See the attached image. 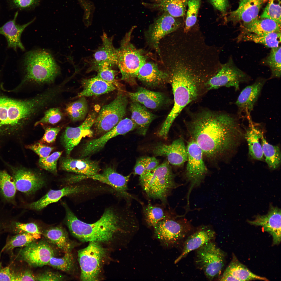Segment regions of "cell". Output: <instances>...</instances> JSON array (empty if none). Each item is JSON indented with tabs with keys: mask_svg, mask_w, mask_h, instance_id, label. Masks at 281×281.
Masks as SVG:
<instances>
[{
	"mask_svg": "<svg viewBox=\"0 0 281 281\" xmlns=\"http://www.w3.org/2000/svg\"><path fill=\"white\" fill-rule=\"evenodd\" d=\"M281 0H268L267 5L259 17L270 19L281 24Z\"/></svg>",
	"mask_w": 281,
	"mask_h": 281,
	"instance_id": "cell-46",
	"label": "cell"
},
{
	"mask_svg": "<svg viewBox=\"0 0 281 281\" xmlns=\"http://www.w3.org/2000/svg\"><path fill=\"white\" fill-rule=\"evenodd\" d=\"M20 254L30 266L37 267L47 265L51 258L54 257V252L48 242L35 241L24 247Z\"/></svg>",
	"mask_w": 281,
	"mask_h": 281,
	"instance_id": "cell-17",
	"label": "cell"
},
{
	"mask_svg": "<svg viewBox=\"0 0 281 281\" xmlns=\"http://www.w3.org/2000/svg\"><path fill=\"white\" fill-rule=\"evenodd\" d=\"M18 15V12L15 13L13 19L10 20L0 27V34L4 35L7 39L8 46L13 48L16 50L19 48L23 50L25 49L21 40V34L24 29L32 23L35 20L22 25H20L16 23V20Z\"/></svg>",
	"mask_w": 281,
	"mask_h": 281,
	"instance_id": "cell-30",
	"label": "cell"
},
{
	"mask_svg": "<svg viewBox=\"0 0 281 281\" xmlns=\"http://www.w3.org/2000/svg\"><path fill=\"white\" fill-rule=\"evenodd\" d=\"M90 188L85 185H76L67 186L58 190H50L39 200L30 204L29 206L31 209L40 210L49 204L57 202L63 196L88 191Z\"/></svg>",
	"mask_w": 281,
	"mask_h": 281,
	"instance_id": "cell-27",
	"label": "cell"
},
{
	"mask_svg": "<svg viewBox=\"0 0 281 281\" xmlns=\"http://www.w3.org/2000/svg\"><path fill=\"white\" fill-rule=\"evenodd\" d=\"M247 221L251 225L262 226L264 231L271 235L273 245H278L280 243L281 239L280 209L271 206L266 214L258 215L254 220Z\"/></svg>",
	"mask_w": 281,
	"mask_h": 281,
	"instance_id": "cell-21",
	"label": "cell"
},
{
	"mask_svg": "<svg viewBox=\"0 0 281 281\" xmlns=\"http://www.w3.org/2000/svg\"><path fill=\"white\" fill-rule=\"evenodd\" d=\"M266 81L264 79L259 78L241 92L235 102L239 115L244 113L247 117L250 116Z\"/></svg>",
	"mask_w": 281,
	"mask_h": 281,
	"instance_id": "cell-23",
	"label": "cell"
},
{
	"mask_svg": "<svg viewBox=\"0 0 281 281\" xmlns=\"http://www.w3.org/2000/svg\"><path fill=\"white\" fill-rule=\"evenodd\" d=\"M201 4V0H188V8L186 14L185 25L183 28L185 32L189 31L195 24Z\"/></svg>",
	"mask_w": 281,
	"mask_h": 281,
	"instance_id": "cell-47",
	"label": "cell"
},
{
	"mask_svg": "<svg viewBox=\"0 0 281 281\" xmlns=\"http://www.w3.org/2000/svg\"><path fill=\"white\" fill-rule=\"evenodd\" d=\"M15 226L19 230L31 234L36 240L41 237V233L38 226L35 223H23L16 222Z\"/></svg>",
	"mask_w": 281,
	"mask_h": 281,
	"instance_id": "cell-53",
	"label": "cell"
},
{
	"mask_svg": "<svg viewBox=\"0 0 281 281\" xmlns=\"http://www.w3.org/2000/svg\"><path fill=\"white\" fill-rule=\"evenodd\" d=\"M97 116L95 112H92L79 126L75 127L68 126L66 128L61 137V142L68 156L82 138L92 136L93 132L91 128L94 123Z\"/></svg>",
	"mask_w": 281,
	"mask_h": 281,
	"instance_id": "cell-18",
	"label": "cell"
},
{
	"mask_svg": "<svg viewBox=\"0 0 281 281\" xmlns=\"http://www.w3.org/2000/svg\"><path fill=\"white\" fill-rule=\"evenodd\" d=\"M169 73L174 98L172 108L162 124L167 129L170 128L176 118L183 109L198 97L202 83L207 80L199 75L184 74L171 69Z\"/></svg>",
	"mask_w": 281,
	"mask_h": 281,
	"instance_id": "cell-4",
	"label": "cell"
},
{
	"mask_svg": "<svg viewBox=\"0 0 281 281\" xmlns=\"http://www.w3.org/2000/svg\"><path fill=\"white\" fill-rule=\"evenodd\" d=\"M281 37V32H274L261 34L243 32L239 36V40L242 41L253 42L271 48L279 46Z\"/></svg>",
	"mask_w": 281,
	"mask_h": 281,
	"instance_id": "cell-36",
	"label": "cell"
},
{
	"mask_svg": "<svg viewBox=\"0 0 281 281\" xmlns=\"http://www.w3.org/2000/svg\"><path fill=\"white\" fill-rule=\"evenodd\" d=\"M16 189L14 179L6 171L0 169V194L9 201L15 197Z\"/></svg>",
	"mask_w": 281,
	"mask_h": 281,
	"instance_id": "cell-42",
	"label": "cell"
},
{
	"mask_svg": "<svg viewBox=\"0 0 281 281\" xmlns=\"http://www.w3.org/2000/svg\"><path fill=\"white\" fill-rule=\"evenodd\" d=\"M223 274L231 275L237 281L269 280L265 277H261L253 273L246 266L241 263L234 254L231 262Z\"/></svg>",
	"mask_w": 281,
	"mask_h": 281,
	"instance_id": "cell-34",
	"label": "cell"
},
{
	"mask_svg": "<svg viewBox=\"0 0 281 281\" xmlns=\"http://www.w3.org/2000/svg\"><path fill=\"white\" fill-rule=\"evenodd\" d=\"M60 167L62 170L87 176L96 175L99 173L100 170L98 162L88 158H62L60 162Z\"/></svg>",
	"mask_w": 281,
	"mask_h": 281,
	"instance_id": "cell-26",
	"label": "cell"
},
{
	"mask_svg": "<svg viewBox=\"0 0 281 281\" xmlns=\"http://www.w3.org/2000/svg\"><path fill=\"white\" fill-rule=\"evenodd\" d=\"M215 235V232L210 227L203 226L199 227L193 233L187 236L183 243L181 253L175 260V263L178 262L191 251L213 241Z\"/></svg>",
	"mask_w": 281,
	"mask_h": 281,
	"instance_id": "cell-24",
	"label": "cell"
},
{
	"mask_svg": "<svg viewBox=\"0 0 281 281\" xmlns=\"http://www.w3.org/2000/svg\"><path fill=\"white\" fill-rule=\"evenodd\" d=\"M137 127L136 124L131 119L126 118L122 119L112 129L100 137L84 144L81 152V157H85L98 152L111 138L119 135H125Z\"/></svg>",
	"mask_w": 281,
	"mask_h": 281,
	"instance_id": "cell-14",
	"label": "cell"
},
{
	"mask_svg": "<svg viewBox=\"0 0 281 281\" xmlns=\"http://www.w3.org/2000/svg\"><path fill=\"white\" fill-rule=\"evenodd\" d=\"M261 145L263 155L269 168L272 170L278 168L281 163V152L279 147L268 143L261 133Z\"/></svg>",
	"mask_w": 281,
	"mask_h": 281,
	"instance_id": "cell-38",
	"label": "cell"
},
{
	"mask_svg": "<svg viewBox=\"0 0 281 281\" xmlns=\"http://www.w3.org/2000/svg\"><path fill=\"white\" fill-rule=\"evenodd\" d=\"M26 148L37 154L40 158H45L49 155L54 148L47 146L40 143L27 146Z\"/></svg>",
	"mask_w": 281,
	"mask_h": 281,
	"instance_id": "cell-54",
	"label": "cell"
},
{
	"mask_svg": "<svg viewBox=\"0 0 281 281\" xmlns=\"http://www.w3.org/2000/svg\"><path fill=\"white\" fill-rule=\"evenodd\" d=\"M182 26L181 23L165 12L150 26L147 33V41L158 53L159 44L165 36L177 31Z\"/></svg>",
	"mask_w": 281,
	"mask_h": 281,
	"instance_id": "cell-15",
	"label": "cell"
},
{
	"mask_svg": "<svg viewBox=\"0 0 281 281\" xmlns=\"http://www.w3.org/2000/svg\"><path fill=\"white\" fill-rule=\"evenodd\" d=\"M264 65L268 66L271 71L270 79L279 78L281 74V47L280 46L271 48L269 55L262 61Z\"/></svg>",
	"mask_w": 281,
	"mask_h": 281,
	"instance_id": "cell-41",
	"label": "cell"
},
{
	"mask_svg": "<svg viewBox=\"0 0 281 281\" xmlns=\"http://www.w3.org/2000/svg\"><path fill=\"white\" fill-rule=\"evenodd\" d=\"M133 28L125 35L117 49V65L122 74L121 79L133 83L140 68L146 62V58L140 50L136 48L131 42Z\"/></svg>",
	"mask_w": 281,
	"mask_h": 281,
	"instance_id": "cell-7",
	"label": "cell"
},
{
	"mask_svg": "<svg viewBox=\"0 0 281 281\" xmlns=\"http://www.w3.org/2000/svg\"><path fill=\"white\" fill-rule=\"evenodd\" d=\"M61 129L60 127L47 128L41 140V141L49 143H53L55 141L57 135Z\"/></svg>",
	"mask_w": 281,
	"mask_h": 281,
	"instance_id": "cell-56",
	"label": "cell"
},
{
	"mask_svg": "<svg viewBox=\"0 0 281 281\" xmlns=\"http://www.w3.org/2000/svg\"><path fill=\"white\" fill-rule=\"evenodd\" d=\"M13 281H36L35 276L29 270L13 272Z\"/></svg>",
	"mask_w": 281,
	"mask_h": 281,
	"instance_id": "cell-57",
	"label": "cell"
},
{
	"mask_svg": "<svg viewBox=\"0 0 281 281\" xmlns=\"http://www.w3.org/2000/svg\"><path fill=\"white\" fill-rule=\"evenodd\" d=\"M36 281H60L64 279V277L56 272L46 271L35 276Z\"/></svg>",
	"mask_w": 281,
	"mask_h": 281,
	"instance_id": "cell-55",
	"label": "cell"
},
{
	"mask_svg": "<svg viewBox=\"0 0 281 281\" xmlns=\"http://www.w3.org/2000/svg\"><path fill=\"white\" fill-rule=\"evenodd\" d=\"M89 242L87 247L78 252L80 279L83 281H96L99 279L106 258V251L100 242Z\"/></svg>",
	"mask_w": 281,
	"mask_h": 281,
	"instance_id": "cell-9",
	"label": "cell"
},
{
	"mask_svg": "<svg viewBox=\"0 0 281 281\" xmlns=\"http://www.w3.org/2000/svg\"><path fill=\"white\" fill-rule=\"evenodd\" d=\"M186 148L188 159L185 176L186 179L190 185L187 197L189 203L191 191L201 183L208 173V170L203 160L202 151L195 141L191 139L188 143Z\"/></svg>",
	"mask_w": 281,
	"mask_h": 281,
	"instance_id": "cell-12",
	"label": "cell"
},
{
	"mask_svg": "<svg viewBox=\"0 0 281 281\" xmlns=\"http://www.w3.org/2000/svg\"><path fill=\"white\" fill-rule=\"evenodd\" d=\"M62 153V151L55 152L46 158H40L39 161V166L47 171L56 174L57 161Z\"/></svg>",
	"mask_w": 281,
	"mask_h": 281,
	"instance_id": "cell-50",
	"label": "cell"
},
{
	"mask_svg": "<svg viewBox=\"0 0 281 281\" xmlns=\"http://www.w3.org/2000/svg\"><path fill=\"white\" fill-rule=\"evenodd\" d=\"M159 164V160L154 157H142L138 158L134 168V174L140 176L151 171Z\"/></svg>",
	"mask_w": 281,
	"mask_h": 281,
	"instance_id": "cell-45",
	"label": "cell"
},
{
	"mask_svg": "<svg viewBox=\"0 0 281 281\" xmlns=\"http://www.w3.org/2000/svg\"><path fill=\"white\" fill-rule=\"evenodd\" d=\"M266 0H240L235 10L231 12L228 20L234 23H250L258 17L259 11Z\"/></svg>",
	"mask_w": 281,
	"mask_h": 281,
	"instance_id": "cell-25",
	"label": "cell"
},
{
	"mask_svg": "<svg viewBox=\"0 0 281 281\" xmlns=\"http://www.w3.org/2000/svg\"><path fill=\"white\" fill-rule=\"evenodd\" d=\"M42 93L27 100H18L0 95V131L15 129L33 117L48 104Z\"/></svg>",
	"mask_w": 281,
	"mask_h": 281,
	"instance_id": "cell-3",
	"label": "cell"
},
{
	"mask_svg": "<svg viewBox=\"0 0 281 281\" xmlns=\"http://www.w3.org/2000/svg\"><path fill=\"white\" fill-rule=\"evenodd\" d=\"M47 265L56 269L71 273L74 270L75 262L72 252H69L65 253L62 257H52Z\"/></svg>",
	"mask_w": 281,
	"mask_h": 281,
	"instance_id": "cell-44",
	"label": "cell"
},
{
	"mask_svg": "<svg viewBox=\"0 0 281 281\" xmlns=\"http://www.w3.org/2000/svg\"><path fill=\"white\" fill-rule=\"evenodd\" d=\"M182 216L167 214L164 219L153 227L155 237L167 247L179 244L189 234L192 227Z\"/></svg>",
	"mask_w": 281,
	"mask_h": 281,
	"instance_id": "cell-8",
	"label": "cell"
},
{
	"mask_svg": "<svg viewBox=\"0 0 281 281\" xmlns=\"http://www.w3.org/2000/svg\"><path fill=\"white\" fill-rule=\"evenodd\" d=\"M24 65L25 75L23 82L50 83L54 81L60 73L59 67L51 54L43 50L27 53Z\"/></svg>",
	"mask_w": 281,
	"mask_h": 281,
	"instance_id": "cell-6",
	"label": "cell"
},
{
	"mask_svg": "<svg viewBox=\"0 0 281 281\" xmlns=\"http://www.w3.org/2000/svg\"><path fill=\"white\" fill-rule=\"evenodd\" d=\"M12 177L16 189L27 194H33L40 189L44 183L40 175L25 169L12 167Z\"/></svg>",
	"mask_w": 281,
	"mask_h": 281,
	"instance_id": "cell-22",
	"label": "cell"
},
{
	"mask_svg": "<svg viewBox=\"0 0 281 281\" xmlns=\"http://www.w3.org/2000/svg\"><path fill=\"white\" fill-rule=\"evenodd\" d=\"M242 25L244 32L261 34L281 32V24L269 18L258 17L250 23Z\"/></svg>",
	"mask_w": 281,
	"mask_h": 281,
	"instance_id": "cell-35",
	"label": "cell"
},
{
	"mask_svg": "<svg viewBox=\"0 0 281 281\" xmlns=\"http://www.w3.org/2000/svg\"><path fill=\"white\" fill-rule=\"evenodd\" d=\"M250 77L238 68L232 58L224 64H221L216 72L205 83L209 90L218 88L222 86L233 87L235 90L239 89L240 84L248 82Z\"/></svg>",
	"mask_w": 281,
	"mask_h": 281,
	"instance_id": "cell-13",
	"label": "cell"
},
{
	"mask_svg": "<svg viewBox=\"0 0 281 281\" xmlns=\"http://www.w3.org/2000/svg\"><path fill=\"white\" fill-rule=\"evenodd\" d=\"M146 108L135 101H132L130 107L131 119L137 125V133L143 135H145L150 124L156 117Z\"/></svg>",
	"mask_w": 281,
	"mask_h": 281,
	"instance_id": "cell-32",
	"label": "cell"
},
{
	"mask_svg": "<svg viewBox=\"0 0 281 281\" xmlns=\"http://www.w3.org/2000/svg\"><path fill=\"white\" fill-rule=\"evenodd\" d=\"M188 0H160L154 6L168 13L174 17L184 16Z\"/></svg>",
	"mask_w": 281,
	"mask_h": 281,
	"instance_id": "cell-39",
	"label": "cell"
},
{
	"mask_svg": "<svg viewBox=\"0 0 281 281\" xmlns=\"http://www.w3.org/2000/svg\"><path fill=\"white\" fill-rule=\"evenodd\" d=\"M112 67L107 62L103 63L96 71L97 76L106 82L111 83L116 88H120V85L116 78V71L112 69Z\"/></svg>",
	"mask_w": 281,
	"mask_h": 281,
	"instance_id": "cell-49",
	"label": "cell"
},
{
	"mask_svg": "<svg viewBox=\"0 0 281 281\" xmlns=\"http://www.w3.org/2000/svg\"><path fill=\"white\" fill-rule=\"evenodd\" d=\"M12 8L20 10H29L35 8L39 4L40 0H7Z\"/></svg>",
	"mask_w": 281,
	"mask_h": 281,
	"instance_id": "cell-52",
	"label": "cell"
},
{
	"mask_svg": "<svg viewBox=\"0 0 281 281\" xmlns=\"http://www.w3.org/2000/svg\"><path fill=\"white\" fill-rule=\"evenodd\" d=\"M214 7L222 12L225 13L229 6L228 0H210Z\"/></svg>",
	"mask_w": 281,
	"mask_h": 281,
	"instance_id": "cell-58",
	"label": "cell"
},
{
	"mask_svg": "<svg viewBox=\"0 0 281 281\" xmlns=\"http://www.w3.org/2000/svg\"><path fill=\"white\" fill-rule=\"evenodd\" d=\"M13 272L9 267L0 266V281H13Z\"/></svg>",
	"mask_w": 281,
	"mask_h": 281,
	"instance_id": "cell-59",
	"label": "cell"
},
{
	"mask_svg": "<svg viewBox=\"0 0 281 281\" xmlns=\"http://www.w3.org/2000/svg\"><path fill=\"white\" fill-rule=\"evenodd\" d=\"M43 235L48 242L56 246L65 253L72 252L75 245L62 228L55 227L46 230Z\"/></svg>",
	"mask_w": 281,
	"mask_h": 281,
	"instance_id": "cell-33",
	"label": "cell"
},
{
	"mask_svg": "<svg viewBox=\"0 0 281 281\" xmlns=\"http://www.w3.org/2000/svg\"><path fill=\"white\" fill-rule=\"evenodd\" d=\"M136 78L146 85L155 87L169 81L170 75L169 73L160 69L156 64L146 62L139 69Z\"/></svg>",
	"mask_w": 281,
	"mask_h": 281,
	"instance_id": "cell-28",
	"label": "cell"
},
{
	"mask_svg": "<svg viewBox=\"0 0 281 281\" xmlns=\"http://www.w3.org/2000/svg\"><path fill=\"white\" fill-rule=\"evenodd\" d=\"M81 83L83 89L76 98L100 95L113 91L117 88L113 84L105 81L97 76L83 79Z\"/></svg>",
	"mask_w": 281,
	"mask_h": 281,
	"instance_id": "cell-31",
	"label": "cell"
},
{
	"mask_svg": "<svg viewBox=\"0 0 281 281\" xmlns=\"http://www.w3.org/2000/svg\"><path fill=\"white\" fill-rule=\"evenodd\" d=\"M132 101L139 103L146 108L156 109L168 102L166 96L162 93L151 91L139 87L135 92H128Z\"/></svg>",
	"mask_w": 281,
	"mask_h": 281,
	"instance_id": "cell-29",
	"label": "cell"
},
{
	"mask_svg": "<svg viewBox=\"0 0 281 281\" xmlns=\"http://www.w3.org/2000/svg\"><path fill=\"white\" fill-rule=\"evenodd\" d=\"M196 250L195 263L198 268L209 280L219 278L225 265V253L213 241Z\"/></svg>",
	"mask_w": 281,
	"mask_h": 281,
	"instance_id": "cell-10",
	"label": "cell"
},
{
	"mask_svg": "<svg viewBox=\"0 0 281 281\" xmlns=\"http://www.w3.org/2000/svg\"><path fill=\"white\" fill-rule=\"evenodd\" d=\"M127 104V96L120 92L112 101L103 106L93 124L96 132L105 133L113 128L125 115Z\"/></svg>",
	"mask_w": 281,
	"mask_h": 281,
	"instance_id": "cell-11",
	"label": "cell"
},
{
	"mask_svg": "<svg viewBox=\"0 0 281 281\" xmlns=\"http://www.w3.org/2000/svg\"><path fill=\"white\" fill-rule=\"evenodd\" d=\"M143 212L144 219L148 225L150 227H153L167 215L162 208L154 206L150 202L143 206Z\"/></svg>",
	"mask_w": 281,
	"mask_h": 281,
	"instance_id": "cell-43",
	"label": "cell"
},
{
	"mask_svg": "<svg viewBox=\"0 0 281 281\" xmlns=\"http://www.w3.org/2000/svg\"><path fill=\"white\" fill-rule=\"evenodd\" d=\"M62 116V113L59 108H51L45 112L44 116L36 122L34 125L36 126L41 124H55L60 121Z\"/></svg>",
	"mask_w": 281,
	"mask_h": 281,
	"instance_id": "cell-51",
	"label": "cell"
},
{
	"mask_svg": "<svg viewBox=\"0 0 281 281\" xmlns=\"http://www.w3.org/2000/svg\"><path fill=\"white\" fill-rule=\"evenodd\" d=\"M152 152L155 156L166 157L170 164L175 166H182L187 161L186 147L181 138L169 145L157 143L153 147Z\"/></svg>",
	"mask_w": 281,
	"mask_h": 281,
	"instance_id": "cell-19",
	"label": "cell"
},
{
	"mask_svg": "<svg viewBox=\"0 0 281 281\" xmlns=\"http://www.w3.org/2000/svg\"><path fill=\"white\" fill-rule=\"evenodd\" d=\"M36 240L31 234L24 232L11 238L2 250L9 251L17 247H24Z\"/></svg>",
	"mask_w": 281,
	"mask_h": 281,
	"instance_id": "cell-48",
	"label": "cell"
},
{
	"mask_svg": "<svg viewBox=\"0 0 281 281\" xmlns=\"http://www.w3.org/2000/svg\"><path fill=\"white\" fill-rule=\"evenodd\" d=\"M67 115L74 122L84 119L88 111L87 102L85 97L79 98L77 100L67 105L65 109Z\"/></svg>",
	"mask_w": 281,
	"mask_h": 281,
	"instance_id": "cell-40",
	"label": "cell"
},
{
	"mask_svg": "<svg viewBox=\"0 0 281 281\" xmlns=\"http://www.w3.org/2000/svg\"><path fill=\"white\" fill-rule=\"evenodd\" d=\"M65 210L66 223L70 232L81 241L123 245L129 241L139 229L135 213L127 207H110L92 223L79 219L68 207Z\"/></svg>",
	"mask_w": 281,
	"mask_h": 281,
	"instance_id": "cell-1",
	"label": "cell"
},
{
	"mask_svg": "<svg viewBox=\"0 0 281 281\" xmlns=\"http://www.w3.org/2000/svg\"><path fill=\"white\" fill-rule=\"evenodd\" d=\"M131 174L124 176L109 167L105 169L102 173L90 176H84V179L90 178L106 184L112 187L120 195L129 201L134 199L141 202L128 191V183Z\"/></svg>",
	"mask_w": 281,
	"mask_h": 281,
	"instance_id": "cell-16",
	"label": "cell"
},
{
	"mask_svg": "<svg viewBox=\"0 0 281 281\" xmlns=\"http://www.w3.org/2000/svg\"><path fill=\"white\" fill-rule=\"evenodd\" d=\"M170 164L164 161L151 171L139 177V183L147 197L158 200L164 204L174 189L181 185L175 181Z\"/></svg>",
	"mask_w": 281,
	"mask_h": 281,
	"instance_id": "cell-5",
	"label": "cell"
},
{
	"mask_svg": "<svg viewBox=\"0 0 281 281\" xmlns=\"http://www.w3.org/2000/svg\"><path fill=\"white\" fill-rule=\"evenodd\" d=\"M191 137L209 159L221 158L234 148L242 133L237 117L227 113L202 111L189 121Z\"/></svg>",
	"mask_w": 281,
	"mask_h": 281,
	"instance_id": "cell-2",
	"label": "cell"
},
{
	"mask_svg": "<svg viewBox=\"0 0 281 281\" xmlns=\"http://www.w3.org/2000/svg\"><path fill=\"white\" fill-rule=\"evenodd\" d=\"M102 44L93 54L90 62V67L87 72L97 71L103 63L107 62L112 67L117 65V49L113 45V36L108 37L104 32L101 36Z\"/></svg>",
	"mask_w": 281,
	"mask_h": 281,
	"instance_id": "cell-20",
	"label": "cell"
},
{
	"mask_svg": "<svg viewBox=\"0 0 281 281\" xmlns=\"http://www.w3.org/2000/svg\"><path fill=\"white\" fill-rule=\"evenodd\" d=\"M248 118L250 125L246 131L245 137L248 143L249 154L254 159L263 160V154L261 145L259 141L261 132L255 127L250 117Z\"/></svg>",
	"mask_w": 281,
	"mask_h": 281,
	"instance_id": "cell-37",
	"label": "cell"
}]
</instances>
